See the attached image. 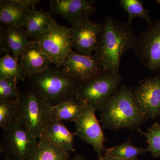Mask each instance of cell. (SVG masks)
Returning a JSON list of instances; mask_svg holds the SVG:
<instances>
[{
	"label": "cell",
	"instance_id": "10",
	"mask_svg": "<svg viewBox=\"0 0 160 160\" xmlns=\"http://www.w3.org/2000/svg\"><path fill=\"white\" fill-rule=\"evenodd\" d=\"M95 111L85 106L78 118L75 122V135L92 146L98 158L104 156L106 138Z\"/></svg>",
	"mask_w": 160,
	"mask_h": 160
},
{
	"label": "cell",
	"instance_id": "4",
	"mask_svg": "<svg viewBox=\"0 0 160 160\" xmlns=\"http://www.w3.org/2000/svg\"><path fill=\"white\" fill-rule=\"evenodd\" d=\"M52 106L31 88L21 94L17 101V120L33 136H42L51 121Z\"/></svg>",
	"mask_w": 160,
	"mask_h": 160
},
{
	"label": "cell",
	"instance_id": "12",
	"mask_svg": "<svg viewBox=\"0 0 160 160\" xmlns=\"http://www.w3.org/2000/svg\"><path fill=\"white\" fill-rule=\"evenodd\" d=\"M62 69L80 82L104 72L101 64L94 55H85L72 50L64 60Z\"/></svg>",
	"mask_w": 160,
	"mask_h": 160
},
{
	"label": "cell",
	"instance_id": "25",
	"mask_svg": "<svg viewBox=\"0 0 160 160\" xmlns=\"http://www.w3.org/2000/svg\"><path fill=\"white\" fill-rule=\"evenodd\" d=\"M138 131L146 138L147 149L154 158H160V124L156 122L146 132L139 128Z\"/></svg>",
	"mask_w": 160,
	"mask_h": 160
},
{
	"label": "cell",
	"instance_id": "13",
	"mask_svg": "<svg viewBox=\"0 0 160 160\" xmlns=\"http://www.w3.org/2000/svg\"><path fill=\"white\" fill-rule=\"evenodd\" d=\"M102 23L90 19L71 26L70 33L72 48L85 55H93L102 31Z\"/></svg>",
	"mask_w": 160,
	"mask_h": 160
},
{
	"label": "cell",
	"instance_id": "19",
	"mask_svg": "<svg viewBox=\"0 0 160 160\" xmlns=\"http://www.w3.org/2000/svg\"><path fill=\"white\" fill-rule=\"evenodd\" d=\"M85 106L77 99L65 101L52 106L51 120L75 122L85 109Z\"/></svg>",
	"mask_w": 160,
	"mask_h": 160
},
{
	"label": "cell",
	"instance_id": "11",
	"mask_svg": "<svg viewBox=\"0 0 160 160\" xmlns=\"http://www.w3.org/2000/svg\"><path fill=\"white\" fill-rule=\"evenodd\" d=\"M49 2L51 14L63 17L71 26L89 20L97 11L92 1L51 0Z\"/></svg>",
	"mask_w": 160,
	"mask_h": 160
},
{
	"label": "cell",
	"instance_id": "9",
	"mask_svg": "<svg viewBox=\"0 0 160 160\" xmlns=\"http://www.w3.org/2000/svg\"><path fill=\"white\" fill-rule=\"evenodd\" d=\"M130 89L138 109L147 120L160 115V74L144 79Z\"/></svg>",
	"mask_w": 160,
	"mask_h": 160
},
{
	"label": "cell",
	"instance_id": "3",
	"mask_svg": "<svg viewBox=\"0 0 160 160\" xmlns=\"http://www.w3.org/2000/svg\"><path fill=\"white\" fill-rule=\"evenodd\" d=\"M29 87L51 106L76 98L79 81L62 68L50 66L29 77Z\"/></svg>",
	"mask_w": 160,
	"mask_h": 160
},
{
	"label": "cell",
	"instance_id": "20",
	"mask_svg": "<svg viewBox=\"0 0 160 160\" xmlns=\"http://www.w3.org/2000/svg\"><path fill=\"white\" fill-rule=\"evenodd\" d=\"M70 152L64 150L43 137L38 139L31 160H69Z\"/></svg>",
	"mask_w": 160,
	"mask_h": 160
},
{
	"label": "cell",
	"instance_id": "27",
	"mask_svg": "<svg viewBox=\"0 0 160 160\" xmlns=\"http://www.w3.org/2000/svg\"><path fill=\"white\" fill-rule=\"evenodd\" d=\"M19 1L30 9H35L36 6L41 2L40 0H19Z\"/></svg>",
	"mask_w": 160,
	"mask_h": 160
},
{
	"label": "cell",
	"instance_id": "29",
	"mask_svg": "<svg viewBox=\"0 0 160 160\" xmlns=\"http://www.w3.org/2000/svg\"><path fill=\"white\" fill-rule=\"evenodd\" d=\"M69 160H86L83 156L80 154L75 155L72 158H71Z\"/></svg>",
	"mask_w": 160,
	"mask_h": 160
},
{
	"label": "cell",
	"instance_id": "31",
	"mask_svg": "<svg viewBox=\"0 0 160 160\" xmlns=\"http://www.w3.org/2000/svg\"><path fill=\"white\" fill-rule=\"evenodd\" d=\"M2 160H11L9 159V158H3Z\"/></svg>",
	"mask_w": 160,
	"mask_h": 160
},
{
	"label": "cell",
	"instance_id": "30",
	"mask_svg": "<svg viewBox=\"0 0 160 160\" xmlns=\"http://www.w3.org/2000/svg\"><path fill=\"white\" fill-rule=\"evenodd\" d=\"M155 2L158 5H160V0H157V1H155Z\"/></svg>",
	"mask_w": 160,
	"mask_h": 160
},
{
	"label": "cell",
	"instance_id": "2",
	"mask_svg": "<svg viewBox=\"0 0 160 160\" xmlns=\"http://www.w3.org/2000/svg\"><path fill=\"white\" fill-rule=\"evenodd\" d=\"M100 111V122L103 129H138L147 120L136 105L131 89L126 85L119 88Z\"/></svg>",
	"mask_w": 160,
	"mask_h": 160
},
{
	"label": "cell",
	"instance_id": "18",
	"mask_svg": "<svg viewBox=\"0 0 160 160\" xmlns=\"http://www.w3.org/2000/svg\"><path fill=\"white\" fill-rule=\"evenodd\" d=\"M52 15L49 11L30 9L24 26L29 39L35 40L47 31L55 21Z\"/></svg>",
	"mask_w": 160,
	"mask_h": 160
},
{
	"label": "cell",
	"instance_id": "28",
	"mask_svg": "<svg viewBox=\"0 0 160 160\" xmlns=\"http://www.w3.org/2000/svg\"><path fill=\"white\" fill-rule=\"evenodd\" d=\"M98 160H138V158L133 159L126 160L123 159L119 158L103 156V157L98 158Z\"/></svg>",
	"mask_w": 160,
	"mask_h": 160
},
{
	"label": "cell",
	"instance_id": "16",
	"mask_svg": "<svg viewBox=\"0 0 160 160\" xmlns=\"http://www.w3.org/2000/svg\"><path fill=\"white\" fill-rule=\"evenodd\" d=\"M29 11L19 0H1L0 22L6 26L24 27Z\"/></svg>",
	"mask_w": 160,
	"mask_h": 160
},
{
	"label": "cell",
	"instance_id": "24",
	"mask_svg": "<svg viewBox=\"0 0 160 160\" xmlns=\"http://www.w3.org/2000/svg\"><path fill=\"white\" fill-rule=\"evenodd\" d=\"M18 100H0V127L9 128L17 119Z\"/></svg>",
	"mask_w": 160,
	"mask_h": 160
},
{
	"label": "cell",
	"instance_id": "6",
	"mask_svg": "<svg viewBox=\"0 0 160 160\" xmlns=\"http://www.w3.org/2000/svg\"><path fill=\"white\" fill-rule=\"evenodd\" d=\"M38 139L17 119L12 126L3 130L1 154L11 160H31Z\"/></svg>",
	"mask_w": 160,
	"mask_h": 160
},
{
	"label": "cell",
	"instance_id": "8",
	"mask_svg": "<svg viewBox=\"0 0 160 160\" xmlns=\"http://www.w3.org/2000/svg\"><path fill=\"white\" fill-rule=\"evenodd\" d=\"M132 49L146 69L160 72V20L148 25L137 37Z\"/></svg>",
	"mask_w": 160,
	"mask_h": 160
},
{
	"label": "cell",
	"instance_id": "26",
	"mask_svg": "<svg viewBox=\"0 0 160 160\" xmlns=\"http://www.w3.org/2000/svg\"><path fill=\"white\" fill-rule=\"evenodd\" d=\"M20 94L16 81L0 78V100H18Z\"/></svg>",
	"mask_w": 160,
	"mask_h": 160
},
{
	"label": "cell",
	"instance_id": "15",
	"mask_svg": "<svg viewBox=\"0 0 160 160\" xmlns=\"http://www.w3.org/2000/svg\"><path fill=\"white\" fill-rule=\"evenodd\" d=\"M19 63L28 78L43 72L52 64L38 44L33 40L30 41L20 56Z\"/></svg>",
	"mask_w": 160,
	"mask_h": 160
},
{
	"label": "cell",
	"instance_id": "5",
	"mask_svg": "<svg viewBox=\"0 0 160 160\" xmlns=\"http://www.w3.org/2000/svg\"><path fill=\"white\" fill-rule=\"evenodd\" d=\"M122 78L119 73L103 72L80 82L76 92L77 99L86 107L100 111L119 89Z\"/></svg>",
	"mask_w": 160,
	"mask_h": 160
},
{
	"label": "cell",
	"instance_id": "1",
	"mask_svg": "<svg viewBox=\"0 0 160 160\" xmlns=\"http://www.w3.org/2000/svg\"><path fill=\"white\" fill-rule=\"evenodd\" d=\"M136 38L131 23L105 17L94 55L103 72L119 73L122 57L133 49Z\"/></svg>",
	"mask_w": 160,
	"mask_h": 160
},
{
	"label": "cell",
	"instance_id": "22",
	"mask_svg": "<svg viewBox=\"0 0 160 160\" xmlns=\"http://www.w3.org/2000/svg\"><path fill=\"white\" fill-rule=\"evenodd\" d=\"M148 152L149 151L147 149L135 146L131 139L128 138L125 143L106 149L104 156L131 160L137 158L140 155L145 154Z\"/></svg>",
	"mask_w": 160,
	"mask_h": 160
},
{
	"label": "cell",
	"instance_id": "17",
	"mask_svg": "<svg viewBox=\"0 0 160 160\" xmlns=\"http://www.w3.org/2000/svg\"><path fill=\"white\" fill-rule=\"evenodd\" d=\"M75 136L74 132L70 131L64 122L51 120L42 137L50 140L66 151L74 152Z\"/></svg>",
	"mask_w": 160,
	"mask_h": 160
},
{
	"label": "cell",
	"instance_id": "21",
	"mask_svg": "<svg viewBox=\"0 0 160 160\" xmlns=\"http://www.w3.org/2000/svg\"><path fill=\"white\" fill-rule=\"evenodd\" d=\"M27 77L19 63L9 52H6L0 59V78H9L24 81Z\"/></svg>",
	"mask_w": 160,
	"mask_h": 160
},
{
	"label": "cell",
	"instance_id": "14",
	"mask_svg": "<svg viewBox=\"0 0 160 160\" xmlns=\"http://www.w3.org/2000/svg\"><path fill=\"white\" fill-rule=\"evenodd\" d=\"M24 27L6 26L2 25L0 30V52H9L19 62V58L30 41L26 35Z\"/></svg>",
	"mask_w": 160,
	"mask_h": 160
},
{
	"label": "cell",
	"instance_id": "7",
	"mask_svg": "<svg viewBox=\"0 0 160 160\" xmlns=\"http://www.w3.org/2000/svg\"><path fill=\"white\" fill-rule=\"evenodd\" d=\"M39 45L52 64L59 68L72 50L70 28L55 21L49 29L33 40Z\"/></svg>",
	"mask_w": 160,
	"mask_h": 160
},
{
	"label": "cell",
	"instance_id": "23",
	"mask_svg": "<svg viewBox=\"0 0 160 160\" xmlns=\"http://www.w3.org/2000/svg\"><path fill=\"white\" fill-rule=\"evenodd\" d=\"M120 6L128 14L127 22H132L136 18H142L148 23L152 22V20L149 15V9L144 6L143 1L141 0H120Z\"/></svg>",
	"mask_w": 160,
	"mask_h": 160
}]
</instances>
